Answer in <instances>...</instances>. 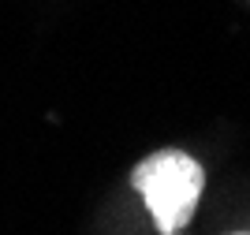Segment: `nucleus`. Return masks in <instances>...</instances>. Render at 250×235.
<instances>
[{"label": "nucleus", "mask_w": 250, "mask_h": 235, "mask_svg": "<svg viewBox=\"0 0 250 235\" xmlns=\"http://www.w3.org/2000/svg\"><path fill=\"white\" fill-rule=\"evenodd\" d=\"M131 183L138 187V194L146 198L157 232L176 235L179 228L190 224V216L198 209L206 175H202V164L190 153L161 150V153L146 157V161L138 164Z\"/></svg>", "instance_id": "nucleus-1"}]
</instances>
